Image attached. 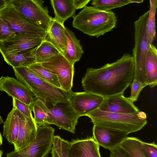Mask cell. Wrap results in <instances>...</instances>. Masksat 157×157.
<instances>
[{"label":"cell","instance_id":"26","mask_svg":"<svg viewBox=\"0 0 157 157\" xmlns=\"http://www.w3.org/2000/svg\"><path fill=\"white\" fill-rule=\"evenodd\" d=\"M60 53L50 42L46 40H44L36 50V63H44Z\"/></svg>","mask_w":157,"mask_h":157},{"label":"cell","instance_id":"9","mask_svg":"<svg viewBox=\"0 0 157 157\" xmlns=\"http://www.w3.org/2000/svg\"><path fill=\"white\" fill-rule=\"evenodd\" d=\"M46 103L49 110L48 124L55 125L60 129L75 133L76 126L80 117L73 109L69 101L54 105Z\"/></svg>","mask_w":157,"mask_h":157},{"label":"cell","instance_id":"38","mask_svg":"<svg viewBox=\"0 0 157 157\" xmlns=\"http://www.w3.org/2000/svg\"><path fill=\"white\" fill-rule=\"evenodd\" d=\"M3 123V121L2 117L0 116V124Z\"/></svg>","mask_w":157,"mask_h":157},{"label":"cell","instance_id":"8","mask_svg":"<svg viewBox=\"0 0 157 157\" xmlns=\"http://www.w3.org/2000/svg\"><path fill=\"white\" fill-rule=\"evenodd\" d=\"M55 129L47 125H37L35 140L29 146L20 151L6 153V157H46L51 150Z\"/></svg>","mask_w":157,"mask_h":157},{"label":"cell","instance_id":"21","mask_svg":"<svg viewBox=\"0 0 157 157\" xmlns=\"http://www.w3.org/2000/svg\"><path fill=\"white\" fill-rule=\"evenodd\" d=\"M50 2L55 14L53 19L61 24L64 25L68 18L75 16L74 0H52Z\"/></svg>","mask_w":157,"mask_h":157},{"label":"cell","instance_id":"5","mask_svg":"<svg viewBox=\"0 0 157 157\" xmlns=\"http://www.w3.org/2000/svg\"><path fill=\"white\" fill-rule=\"evenodd\" d=\"M148 11L139 17L134 22V45L132 56L134 63L133 79L143 85L146 83L145 64L146 55L150 45L147 36L146 25Z\"/></svg>","mask_w":157,"mask_h":157},{"label":"cell","instance_id":"24","mask_svg":"<svg viewBox=\"0 0 157 157\" xmlns=\"http://www.w3.org/2000/svg\"><path fill=\"white\" fill-rule=\"evenodd\" d=\"M142 142L141 140L137 138L127 137L119 147L129 157H148L143 147Z\"/></svg>","mask_w":157,"mask_h":157},{"label":"cell","instance_id":"32","mask_svg":"<svg viewBox=\"0 0 157 157\" xmlns=\"http://www.w3.org/2000/svg\"><path fill=\"white\" fill-rule=\"evenodd\" d=\"M130 86L131 93L129 98L133 102L137 101L140 92L147 86L134 79L133 80Z\"/></svg>","mask_w":157,"mask_h":157},{"label":"cell","instance_id":"11","mask_svg":"<svg viewBox=\"0 0 157 157\" xmlns=\"http://www.w3.org/2000/svg\"><path fill=\"white\" fill-rule=\"evenodd\" d=\"M104 98L85 91L72 93L69 101L73 109L80 117L98 109Z\"/></svg>","mask_w":157,"mask_h":157},{"label":"cell","instance_id":"22","mask_svg":"<svg viewBox=\"0 0 157 157\" xmlns=\"http://www.w3.org/2000/svg\"><path fill=\"white\" fill-rule=\"evenodd\" d=\"M65 32L67 40V45L65 53L63 55L71 63L79 61L84 51L80 40L76 37L73 32L65 27Z\"/></svg>","mask_w":157,"mask_h":157},{"label":"cell","instance_id":"6","mask_svg":"<svg viewBox=\"0 0 157 157\" xmlns=\"http://www.w3.org/2000/svg\"><path fill=\"white\" fill-rule=\"evenodd\" d=\"M0 17L16 33L45 40L48 32L40 28L17 11L6 0L0 8Z\"/></svg>","mask_w":157,"mask_h":157},{"label":"cell","instance_id":"29","mask_svg":"<svg viewBox=\"0 0 157 157\" xmlns=\"http://www.w3.org/2000/svg\"><path fill=\"white\" fill-rule=\"evenodd\" d=\"M70 142L58 136H54L51 148L52 157H70Z\"/></svg>","mask_w":157,"mask_h":157},{"label":"cell","instance_id":"35","mask_svg":"<svg viewBox=\"0 0 157 157\" xmlns=\"http://www.w3.org/2000/svg\"><path fill=\"white\" fill-rule=\"evenodd\" d=\"M110 151V157H129L126 153L119 147Z\"/></svg>","mask_w":157,"mask_h":157},{"label":"cell","instance_id":"13","mask_svg":"<svg viewBox=\"0 0 157 157\" xmlns=\"http://www.w3.org/2000/svg\"><path fill=\"white\" fill-rule=\"evenodd\" d=\"M93 139L98 145L109 151L119 147L127 137V133L103 126L94 125Z\"/></svg>","mask_w":157,"mask_h":157},{"label":"cell","instance_id":"27","mask_svg":"<svg viewBox=\"0 0 157 157\" xmlns=\"http://www.w3.org/2000/svg\"><path fill=\"white\" fill-rule=\"evenodd\" d=\"M149 5L146 25V30L148 41L150 44H153L156 36L155 13L157 0H150Z\"/></svg>","mask_w":157,"mask_h":157},{"label":"cell","instance_id":"7","mask_svg":"<svg viewBox=\"0 0 157 157\" xmlns=\"http://www.w3.org/2000/svg\"><path fill=\"white\" fill-rule=\"evenodd\" d=\"M40 0H10L12 6L26 18L48 32L53 18L49 13L48 8Z\"/></svg>","mask_w":157,"mask_h":157},{"label":"cell","instance_id":"23","mask_svg":"<svg viewBox=\"0 0 157 157\" xmlns=\"http://www.w3.org/2000/svg\"><path fill=\"white\" fill-rule=\"evenodd\" d=\"M146 83L151 88L157 84V50L153 44H150L146 55L145 64Z\"/></svg>","mask_w":157,"mask_h":157},{"label":"cell","instance_id":"28","mask_svg":"<svg viewBox=\"0 0 157 157\" xmlns=\"http://www.w3.org/2000/svg\"><path fill=\"white\" fill-rule=\"evenodd\" d=\"M27 67L42 79L53 86L61 88L57 75L51 73L40 63H36Z\"/></svg>","mask_w":157,"mask_h":157},{"label":"cell","instance_id":"2","mask_svg":"<svg viewBox=\"0 0 157 157\" xmlns=\"http://www.w3.org/2000/svg\"><path fill=\"white\" fill-rule=\"evenodd\" d=\"M117 20L112 11L93 6L84 7L73 17V27L88 35L98 37L116 28Z\"/></svg>","mask_w":157,"mask_h":157},{"label":"cell","instance_id":"31","mask_svg":"<svg viewBox=\"0 0 157 157\" xmlns=\"http://www.w3.org/2000/svg\"><path fill=\"white\" fill-rule=\"evenodd\" d=\"M16 34L10 28L7 22L0 17V42L13 37Z\"/></svg>","mask_w":157,"mask_h":157},{"label":"cell","instance_id":"14","mask_svg":"<svg viewBox=\"0 0 157 157\" xmlns=\"http://www.w3.org/2000/svg\"><path fill=\"white\" fill-rule=\"evenodd\" d=\"M44 40L16 33L13 37L0 42V51L11 53L30 51L37 48Z\"/></svg>","mask_w":157,"mask_h":157},{"label":"cell","instance_id":"30","mask_svg":"<svg viewBox=\"0 0 157 157\" xmlns=\"http://www.w3.org/2000/svg\"><path fill=\"white\" fill-rule=\"evenodd\" d=\"M134 3L133 0H93L91 5L101 10L107 11Z\"/></svg>","mask_w":157,"mask_h":157},{"label":"cell","instance_id":"15","mask_svg":"<svg viewBox=\"0 0 157 157\" xmlns=\"http://www.w3.org/2000/svg\"><path fill=\"white\" fill-rule=\"evenodd\" d=\"M19 113L20 127L17 140L13 145L16 151L29 146L35 140L37 128L34 118L27 117L19 111Z\"/></svg>","mask_w":157,"mask_h":157},{"label":"cell","instance_id":"34","mask_svg":"<svg viewBox=\"0 0 157 157\" xmlns=\"http://www.w3.org/2000/svg\"><path fill=\"white\" fill-rule=\"evenodd\" d=\"M143 147L148 157H157V145L154 142L147 143L142 141Z\"/></svg>","mask_w":157,"mask_h":157},{"label":"cell","instance_id":"3","mask_svg":"<svg viewBox=\"0 0 157 157\" xmlns=\"http://www.w3.org/2000/svg\"><path fill=\"white\" fill-rule=\"evenodd\" d=\"M16 79L26 85L35 97L54 105L69 101L72 93L67 92L41 78L27 67H13Z\"/></svg>","mask_w":157,"mask_h":157},{"label":"cell","instance_id":"1","mask_svg":"<svg viewBox=\"0 0 157 157\" xmlns=\"http://www.w3.org/2000/svg\"><path fill=\"white\" fill-rule=\"evenodd\" d=\"M134 71L133 56L126 53L114 62L98 68H88L82 86L84 91L104 98L124 94L133 80Z\"/></svg>","mask_w":157,"mask_h":157},{"label":"cell","instance_id":"4","mask_svg":"<svg viewBox=\"0 0 157 157\" xmlns=\"http://www.w3.org/2000/svg\"><path fill=\"white\" fill-rule=\"evenodd\" d=\"M94 125L108 128L129 133L141 129L147 124V115L140 111L132 114L102 111L99 109L88 113Z\"/></svg>","mask_w":157,"mask_h":157},{"label":"cell","instance_id":"36","mask_svg":"<svg viewBox=\"0 0 157 157\" xmlns=\"http://www.w3.org/2000/svg\"><path fill=\"white\" fill-rule=\"evenodd\" d=\"M90 1V0H74L76 9L84 8Z\"/></svg>","mask_w":157,"mask_h":157},{"label":"cell","instance_id":"39","mask_svg":"<svg viewBox=\"0 0 157 157\" xmlns=\"http://www.w3.org/2000/svg\"><path fill=\"white\" fill-rule=\"evenodd\" d=\"M3 153V151L0 149V157H2Z\"/></svg>","mask_w":157,"mask_h":157},{"label":"cell","instance_id":"16","mask_svg":"<svg viewBox=\"0 0 157 157\" xmlns=\"http://www.w3.org/2000/svg\"><path fill=\"white\" fill-rule=\"evenodd\" d=\"M105 112L125 114H132L140 111L129 98L124 94L104 98L98 109Z\"/></svg>","mask_w":157,"mask_h":157},{"label":"cell","instance_id":"33","mask_svg":"<svg viewBox=\"0 0 157 157\" xmlns=\"http://www.w3.org/2000/svg\"><path fill=\"white\" fill-rule=\"evenodd\" d=\"M13 98V106L15 107L18 110L26 116L34 118L32 113L30 105L15 98Z\"/></svg>","mask_w":157,"mask_h":157},{"label":"cell","instance_id":"12","mask_svg":"<svg viewBox=\"0 0 157 157\" xmlns=\"http://www.w3.org/2000/svg\"><path fill=\"white\" fill-rule=\"evenodd\" d=\"M0 90L29 105L35 98L26 85L17 79L9 76H2L0 78Z\"/></svg>","mask_w":157,"mask_h":157},{"label":"cell","instance_id":"19","mask_svg":"<svg viewBox=\"0 0 157 157\" xmlns=\"http://www.w3.org/2000/svg\"><path fill=\"white\" fill-rule=\"evenodd\" d=\"M20 127L19 111L14 107L8 114L3 125V136L9 143L14 145Z\"/></svg>","mask_w":157,"mask_h":157},{"label":"cell","instance_id":"18","mask_svg":"<svg viewBox=\"0 0 157 157\" xmlns=\"http://www.w3.org/2000/svg\"><path fill=\"white\" fill-rule=\"evenodd\" d=\"M65 28L64 25L53 19L45 40L52 44L63 55L67 45Z\"/></svg>","mask_w":157,"mask_h":157},{"label":"cell","instance_id":"37","mask_svg":"<svg viewBox=\"0 0 157 157\" xmlns=\"http://www.w3.org/2000/svg\"><path fill=\"white\" fill-rule=\"evenodd\" d=\"M2 144V135L0 132V146Z\"/></svg>","mask_w":157,"mask_h":157},{"label":"cell","instance_id":"20","mask_svg":"<svg viewBox=\"0 0 157 157\" xmlns=\"http://www.w3.org/2000/svg\"><path fill=\"white\" fill-rule=\"evenodd\" d=\"M36 49L30 51L15 53L0 51L4 60L13 67H28L36 63Z\"/></svg>","mask_w":157,"mask_h":157},{"label":"cell","instance_id":"25","mask_svg":"<svg viewBox=\"0 0 157 157\" xmlns=\"http://www.w3.org/2000/svg\"><path fill=\"white\" fill-rule=\"evenodd\" d=\"M30 105L36 124L39 126L47 125L49 110L46 103L40 99L35 98Z\"/></svg>","mask_w":157,"mask_h":157},{"label":"cell","instance_id":"10","mask_svg":"<svg viewBox=\"0 0 157 157\" xmlns=\"http://www.w3.org/2000/svg\"><path fill=\"white\" fill-rule=\"evenodd\" d=\"M52 73L57 75L61 89L67 92L72 91L74 73V64L61 53L46 62L40 63Z\"/></svg>","mask_w":157,"mask_h":157},{"label":"cell","instance_id":"17","mask_svg":"<svg viewBox=\"0 0 157 157\" xmlns=\"http://www.w3.org/2000/svg\"><path fill=\"white\" fill-rule=\"evenodd\" d=\"M69 154L70 157H101L99 146L91 137L70 142Z\"/></svg>","mask_w":157,"mask_h":157}]
</instances>
